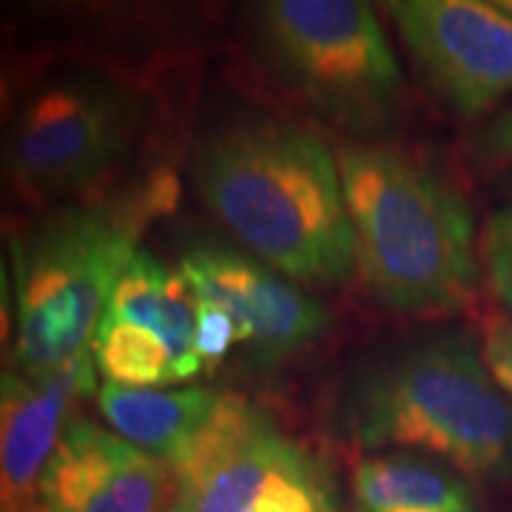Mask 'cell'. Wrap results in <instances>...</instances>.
I'll list each match as a JSON object with an SVG mask.
<instances>
[{"label": "cell", "mask_w": 512, "mask_h": 512, "mask_svg": "<svg viewBox=\"0 0 512 512\" xmlns=\"http://www.w3.org/2000/svg\"><path fill=\"white\" fill-rule=\"evenodd\" d=\"M356 512H478L464 473L419 453H376L362 458L350 478Z\"/></svg>", "instance_id": "5bb4252c"}, {"label": "cell", "mask_w": 512, "mask_h": 512, "mask_svg": "<svg viewBox=\"0 0 512 512\" xmlns=\"http://www.w3.org/2000/svg\"><path fill=\"white\" fill-rule=\"evenodd\" d=\"M493 6L495 9H501L507 18H512V0H493Z\"/></svg>", "instance_id": "7402d4cb"}, {"label": "cell", "mask_w": 512, "mask_h": 512, "mask_svg": "<svg viewBox=\"0 0 512 512\" xmlns=\"http://www.w3.org/2000/svg\"><path fill=\"white\" fill-rule=\"evenodd\" d=\"M476 151L487 163L512 165V109L501 111L490 120V126L476 140Z\"/></svg>", "instance_id": "d6986e66"}, {"label": "cell", "mask_w": 512, "mask_h": 512, "mask_svg": "<svg viewBox=\"0 0 512 512\" xmlns=\"http://www.w3.org/2000/svg\"><path fill=\"white\" fill-rule=\"evenodd\" d=\"M163 191L63 205L9 239L15 348L9 365L40 379L92 353L111 288L140 248L143 222Z\"/></svg>", "instance_id": "277c9868"}, {"label": "cell", "mask_w": 512, "mask_h": 512, "mask_svg": "<svg viewBox=\"0 0 512 512\" xmlns=\"http://www.w3.org/2000/svg\"><path fill=\"white\" fill-rule=\"evenodd\" d=\"M26 384V376H20L9 362H0V419L9 410V404L18 399V393Z\"/></svg>", "instance_id": "44dd1931"}, {"label": "cell", "mask_w": 512, "mask_h": 512, "mask_svg": "<svg viewBox=\"0 0 512 512\" xmlns=\"http://www.w3.org/2000/svg\"><path fill=\"white\" fill-rule=\"evenodd\" d=\"M200 302L180 268L137 248L97 325V370L126 387H168L205 376L197 356Z\"/></svg>", "instance_id": "52a82bcc"}, {"label": "cell", "mask_w": 512, "mask_h": 512, "mask_svg": "<svg viewBox=\"0 0 512 512\" xmlns=\"http://www.w3.org/2000/svg\"><path fill=\"white\" fill-rule=\"evenodd\" d=\"M322 512H339V507H336V498H333V501H330L328 507H325V510Z\"/></svg>", "instance_id": "603a6c76"}, {"label": "cell", "mask_w": 512, "mask_h": 512, "mask_svg": "<svg viewBox=\"0 0 512 512\" xmlns=\"http://www.w3.org/2000/svg\"><path fill=\"white\" fill-rule=\"evenodd\" d=\"M171 493L168 464L72 416L40 481L37 512H165Z\"/></svg>", "instance_id": "8fae6325"}, {"label": "cell", "mask_w": 512, "mask_h": 512, "mask_svg": "<svg viewBox=\"0 0 512 512\" xmlns=\"http://www.w3.org/2000/svg\"><path fill=\"white\" fill-rule=\"evenodd\" d=\"M481 356L493 379L512 402V319L490 311L481 319Z\"/></svg>", "instance_id": "2e32d148"}, {"label": "cell", "mask_w": 512, "mask_h": 512, "mask_svg": "<svg viewBox=\"0 0 512 512\" xmlns=\"http://www.w3.org/2000/svg\"><path fill=\"white\" fill-rule=\"evenodd\" d=\"M208 211L271 271L302 285H339L356 271L336 154L285 120H234L194 154Z\"/></svg>", "instance_id": "6da1fadb"}, {"label": "cell", "mask_w": 512, "mask_h": 512, "mask_svg": "<svg viewBox=\"0 0 512 512\" xmlns=\"http://www.w3.org/2000/svg\"><path fill=\"white\" fill-rule=\"evenodd\" d=\"M200 302V299H197ZM237 342V330L231 319L214 308L200 302V319H197V356H200L202 373H211L228 356L231 345Z\"/></svg>", "instance_id": "e0dca14e"}, {"label": "cell", "mask_w": 512, "mask_h": 512, "mask_svg": "<svg viewBox=\"0 0 512 512\" xmlns=\"http://www.w3.org/2000/svg\"><path fill=\"white\" fill-rule=\"evenodd\" d=\"M478 262L501 313L512 319V205L490 211L481 225Z\"/></svg>", "instance_id": "9a60e30c"}, {"label": "cell", "mask_w": 512, "mask_h": 512, "mask_svg": "<svg viewBox=\"0 0 512 512\" xmlns=\"http://www.w3.org/2000/svg\"><path fill=\"white\" fill-rule=\"evenodd\" d=\"M18 77V69L6 57H0V128L12 123V117H15L12 109H15V100H18L20 92Z\"/></svg>", "instance_id": "ffe728a7"}, {"label": "cell", "mask_w": 512, "mask_h": 512, "mask_svg": "<svg viewBox=\"0 0 512 512\" xmlns=\"http://www.w3.org/2000/svg\"><path fill=\"white\" fill-rule=\"evenodd\" d=\"M342 427L367 450H402L464 476H512V402L461 336L367 362L342 393Z\"/></svg>", "instance_id": "3957f363"}, {"label": "cell", "mask_w": 512, "mask_h": 512, "mask_svg": "<svg viewBox=\"0 0 512 512\" xmlns=\"http://www.w3.org/2000/svg\"><path fill=\"white\" fill-rule=\"evenodd\" d=\"M356 268L390 311L439 319L467 311L481 282L476 217L456 185L382 146L336 154Z\"/></svg>", "instance_id": "7a4b0ae2"}, {"label": "cell", "mask_w": 512, "mask_h": 512, "mask_svg": "<svg viewBox=\"0 0 512 512\" xmlns=\"http://www.w3.org/2000/svg\"><path fill=\"white\" fill-rule=\"evenodd\" d=\"M0 237H3V222H0ZM18 328L15 316V285H12V262H6L3 254V239H0V362H9L12 356V336Z\"/></svg>", "instance_id": "ac0fdd59"}, {"label": "cell", "mask_w": 512, "mask_h": 512, "mask_svg": "<svg viewBox=\"0 0 512 512\" xmlns=\"http://www.w3.org/2000/svg\"><path fill=\"white\" fill-rule=\"evenodd\" d=\"M256 32L279 77L359 140L396 128L404 77L379 15L359 0H268Z\"/></svg>", "instance_id": "5b68a950"}, {"label": "cell", "mask_w": 512, "mask_h": 512, "mask_svg": "<svg viewBox=\"0 0 512 512\" xmlns=\"http://www.w3.org/2000/svg\"><path fill=\"white\" fill-rule=\"evenodd\" d=\"M180 274L200 302L231 319L237 342L259 365H276L308 348L330 325L322 302L234 248L197 245L180 259Z\"/></svg>", "instance_id": "30bf717a"}, {"label": "cell", "mask_w": 512, "mask_h": 512, "mask_svg": "<svg viewBox=\"0 0 512 512\" xmlns=\"http://www.w3.org/2000/svg\"><path fill=\"white\" fill-rule=\"evenodd\" d=\"M94 393L92 353L57 373L26 379L0 419V512H37L40 481L72 419L74 402Z\"/></svg>", "instance_id": "7c38bea8"}, {"label": "cell", "mask_w": 512, "mask_h": 512, "mask_svg": "<svg viewBox=\"0 0 512 512\" xmlns=\"http://www.w3.org/2000/svg\"><path fill=\"white\" fill-rule=\"evenodd\" d=\"M140 123V97L111 77L49 80L15 111L0 140V171L35 208L89 194L134 146Z\"/></svg>", "instance_id": "8992f818"}, {"label": "cell", "mask_w": 512, "mask_h": 512, "mask_svg": "<svg viewBox=\"0 0 512 512\" xmlns=\"http://www.w3.org/2000/svg\"><path fill=\"white\" fill-rule=\"evenodd\" d=\"M222 393L208 387H126L106 382L97 390V407L111 433L140 447L163 464H174L200 439L214 419Z\"/></svg>", "instance_id": "4fadbf2b"}, {"label": "cell", "mask_w": 512, "mask_h": 512, "mask_svg": "<svg viewBox=\"0 0 512 512\" xmlns=\"http://www.w3.org/2000/svg\"><path fill=\"white\" fill-rule=\"evenodd\" d=\"M427 86L476 117L512 97V18L481 0H393L384 6Z\"/></svg>", "instance_id": "ba28073f"}, {"label": "cell", "mask_w": 512, "mask_h": 512, "mask_svg": "<svg viewBox=\"0 0 512 512\" xmlns=\"http://www.w3.org/2000/svg\"><path fill=\"white\" fill-rule=\"evenodd\" d=\"M305 458L268 413L245 396L222 393L200 439L168 467L174 493L165 512H254L276 478Z\"/></svg>", "instance_id": "9c48e42d"}]
</instances>
